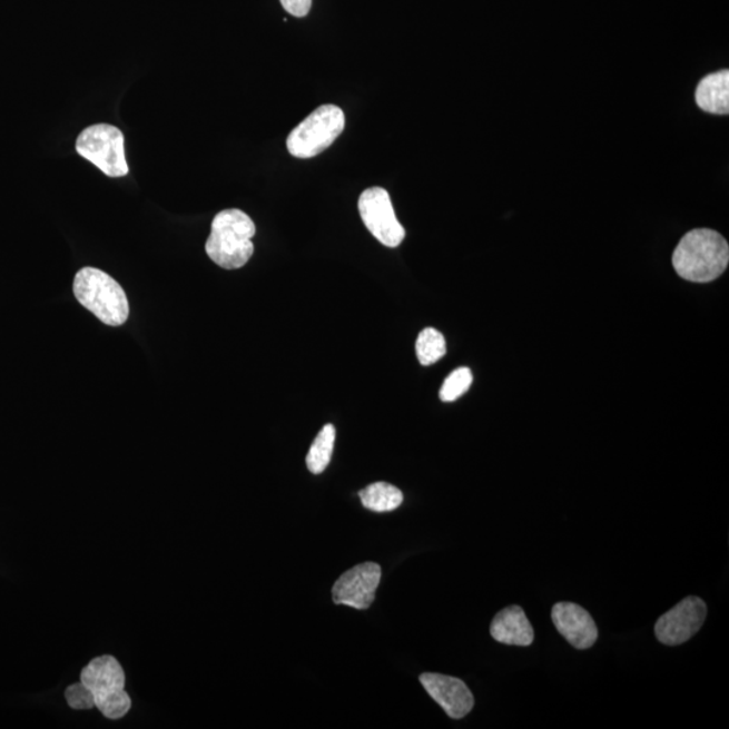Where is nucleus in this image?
<instances>
[{"instance_id":"2eb2a0df","label":"nucleus","mask_w":729,"mask_h":729,"mask_svg":"<svg viewBox=\"0 0 729 729\" xmlns=\"http://www.w3.org/2000/svg\"><path fill=\"white\" fill-rule=\"evenodd\" d=\"M335 443V427L333 424H326L315 437L313 446L307 454V467L311 473L321 474L332 461Z\"/></svg>"},{"instance_id":"9d476101","label":"nucleus","mask_w":729,"mask_h":729,"mask_svg":"<svg viewBox=\"0 0 729 729\" xmlns=\"http://www.w3.org/2000/svg\"><path fill=\"white\" fill-rule=\"evenodd\" d=\"M558 632L577 650H588L598 642L599 631L591 613L574 602H558L551 611Z\"/></svg>"},{"instance_id":"4468645a","label":"nucleus","mask_w":729,"mask_h":729,"mask_svg":"<svg viewBox=\"0 0 729 729\" xmlns=\"http://www.w3.org/2000/svg\"><path fill=\"white\" fill-rule=\"evenodd\" d=\"M361 503L374 512L395 511L403 504V493L388 483H374L358 492Z\"/></svg>"},{"instance_id":"7ed1b4c3","label":"nucleus","mask_w":729,"mask_h":729,"mask_svg":"<svg viewBox=\"0 0 729 729\" xmlns=\"http://www.w3.org/2000/svg\"><path fill=\"white\" fill-rule=\"evenodd\" d=\"M73 294L82 307L107 326H122L129 319L128 296L104 270L90 266L80 269L75 276Z\"/></svg>"},{"instance_id":"a211bd4d","label":"nucleus","mask_w":729,"mask_h":729,"mask_svg":"<svg viewBox=\"0 0 729 729\" xmlns=\"http://www.w3.org/2000/svg\"><path fill=\"white\" fill-rule=\"evenodd\" d=\"M66 699L68 706L76 711H86V709H91L95 707L93 697L85 684L81 682L73 683L67 689Z\"/></svg>"},{"instance_id":"6ab92c4d","label":"nucleus","mask_w":729,"mask_h":729,"mask_svg":"<svg viewBox=\"0 0 729 729\" xmlns=\"http://www.w3.org/2000/svg\"><path fill=\"white\" fill-rule=\"evenodd\" d=\"M280 2L284 10L296 18L306 17L313 6V0H280Z\"/></svg>"},{"instance_id":"1a4fd4ad","label":"nucleus","mask_w":729,"mask_h":729,"mask_svg":"<svg viewBox=\"0 0 729 729\" xmlns=\"http://www.w3.org/2000/svg\"><path fill=\"white\" fill-rule=\"evenodd\" d=\"M382 581V568L374 562L361 563L342 574L333 587L335 604L347 605L354 610H367L376 599Z\"/></svg>"},{"instance_id":"39448f33","label":"nucleus","mask_w":729,"mask_h":729,"mask_svg":"<svg viewBox=\"0 0 729 729\" xmlns=\"http://www.w3.org/2000/svg\"><path fill=\"white\" fill-rule=\"evenodd\" d=\"M345 130V114L334 105L321 106L289 132L287 149L297 158H311L325 151Z\"/></svg>"},{"instance_id":"ddd939ff","label":"nucleus","mask_w":729,"mask_h":729,"mask_svg":"<svg viewBox=\"0 0 729 729\" xmlns=\"http://www.w3.org/2000/svg\"><path fill=\"white\" fill-rule=\"evenodd\" d=\"M696 104L702 111L727 116L729 112V72L706 76L696 90Z\"/></svg>"},{"instance_id":"dca6fc26","label":"nucleus","mask_w":729,"mask_h":729,"mask_svg":"<svg viewBox=\"0 0 729 729\" xmlns=\"http://www.w3.org/2000/svg\"><path fill=\"white\" fill-rule=\"evenodd\" d=\"M446 354V341L435 328H424L416 341V356L423 366L437 363Z\"/></svg>"},{"instance_id":"423d86ee","label":"nucleus","mask_w":729,"mask_h":729,"mask_svg":"<svg viewBox=\"0 0 729 729\" xmlns=\"http://www.w3.org/2000/svg\"><path fill=\"white\" fill-rule=\"evenodd\" d=\"M76 151L109 177L117 179L129 174L125 136L117 126L98 124L82 130L76 139Z\"/></svg>"},{"instance_id":"f257e3e1","label":"nucleus","mask_w":729,"mask_h":729,"mask_svg":"<svg viewBox=\"0 0 729 729\" xmlns=\"http://www.w3.org/2000/svg\"><path fill=\"white\" fill-rule=\"evenodd\" d=\"M729 263V246L720 233L696 228L684 236L673 255L678 276L692 283H711L725 274Z\"/></svg>"},{"instance_id":"9b49d317","label":"nucleus","mask_w":729,"mask_h":729,"mask_svg":"<svg viewBox=\"0 0 729 729\" xmlns=\"http://www.w3.org/2000/svg\"><path fill=\"white\" fill-rule=\"evenodd\" d=\"M421 682L449 718L462 719L471 713L474 707V697L464 681L443 674L424 673L421 676Z\"/></svg>"},{"instance_id":"f03ea898","label":"nucleus","mask_w":729,"mask_h":729,"mask_svg":"<svg viewBox=\"0 0 729 729\" xmlns=\"http://www.w3.org/2000/svg\"><path fill=\"white\" fill-rule=\"evenodd\" d=\"M255 236L256 225L249 215L237 208L220 211L213 220L206 243L207 256L220 268H243L255 253L252 240Z\"/></svg>"},{"instance_id":"f3484780","label":"nucleus","mask_w":729,"mask_h":729,"mask_svg":"<svg viewBox=\"0 0 729 729\" xmlns=\"http://www.w3.org/2000/svg\"><path fill=\"white\" fill-rule=\"evenodd\" d=\"M473 383V373L469 367H459L443 383L440 397L442 402L452 403L471 388Z\"/></svg>"},{"instance_id":"f8f14e48","label":"nucleus","mask_w":729,"mask_h":729,"mask_svg":"<svg viewBox=\"0 0 729 729\" xmlns=\"http://www.w3.org/2000/svg\"><path fill=\"white\" fill-rule=\"evenodd\" d=\"M491 636L500 643L520 648H528L534 642V629L519 605L506 607L494 617Z\"/></svg>"},{"instance_id":"6e6552de","label":"nucleus","mask_w":729,"mask_h":729,"mask_svg":"<svg viewBox=\"0 0 729 729\" xmlns=\"http://www.w3.org/2000/svg\"><path fill=\"white\" fill-rule=\"evenodd\" d=\"M708 608L697 595L683 599L656 624V637L666 646H680L693 638L706 623Z\"/></svg>"},{"instance_id":"20e7f679","label":"nucleus","mask_w":729,"mask_h":729,"mask_svg":"<svg viewBox=\"0 0 729 729\" xmlns=\"http://www.w3.org/2000/svg\"><path fill=\"white\" fill-rule=\"evenodd\" d=\"M80 682L90 690L95 707L107 719L125 718L131 708V699L126 692V676L122 666L111 656L92 659L81 670Z\"/></svg>"},{"instance_id":"0eeeda50","label":"nucleus","mask_w":729,"mask_h":729,"mask_svg":"<svg viewBox=\"0 0 729 729\" xmlns=\"http://www.w3.org/2000/svg\"><path fill=\"white\" fill-rule=\"evenodd\" d=\"M358 211L367 230L385 246L397 247L405 238L404 227L393 210L386 189L373 187L359 196Z\"/></svg>"}]
</instances>
